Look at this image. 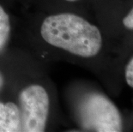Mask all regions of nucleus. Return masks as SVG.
Wrapping results in <instances>:
<instances>
[{
  "mask_svg": "<svg viewBox=\"0 0 133 132\" xmlns=\"http://www.w3.org/2000/svg\"><path fill=\"white\" fill-rule=\"evenodd\" d=\"M4 77H3L2 73L0 72V89L2 88L3 85H4Z\"/></svg>",
  "mask_w": 133,
  "mask_h": 132,
  "instance_id": "8",
  "label": "nucleus"
},
{
  "mask_svg": "<svg viewBox=\"0 0 133 132\" xmlns=\"http://www.w3.org/2000/svg\"><path fill=\"white\" fill-rule=\"evenodd\" d=\"M21 131L46 130L50 108L49 94L43 86L31 84L22 89L18 96Z\"/></svg>",
  "mask_w": 133,
  "mask_h": 132,
  "instance_id": "3",
  "label": "nucleus"
},
{
  "mask_svg": "<svg viewBox=\"0 0 133 132\" xmlns=\"http://www.w3.org/2000/svg\"><path fill=\"white\" fill-rule=\"evenodd\" d=\"M124 77H125L126 83L129 87L133 88V57L126 64L125 70H124Z\"/></svg>",
  "mask_w": 133,
  "mask_h": 132,
  "instance_id": "6",
  "label": "nucleus"
},
{
  "mask_svg": "<svg viewBox=\"0 0 133 132\" xmlns=\"http://www.w3.org/2000/svg\"><path fill=\"white\" fill-rule=\"evenodd\" d=\"M65 1H68V2H76V1H79V0H65Z\"/></svg>",
  "mask_w": 133,
  "mask_h": 132,
  "instance_id": "9",
  "label": "nucleus"
},
{
  "mask_svg": "<svg viewBox=\"0 0 133 132\" xmlns=\"http://www.w3.org/2000/svg\"><path fill=\"white\" fill-rule=\"evenodd\" d=\"M123 25L127 29L133 30V8L130 10V12L123 18Z\"/></svg>",
  "mask_w": 133,
  "mask_h": 132,
  "instance_id": "7",
  "label": "nucleus"
},
{
  "mask_svg": "<svg viewBox=\"0 0 133 132\" xmlns=\"http://www.w3.org/2000/svg\"><path fill=\"white\" fill-rule=\"evenodd\" d=\"M11 32L10 19L4 8L0 5V52L6 46Z\"/></svg>",
  "mask_w": 133,
  "mask_h": 132,
  "instance_id": "5",
  "label": "nucleus"
},
{
  "mask_svg": "<svg viewBox=\"0 0 133 132\" xmlns=\"http://www.w3.org/2000/svg\"><path fill=\"white\" fill-rule=\"evenodd\" d=\"M82 127L96 132H119L123 120L118 109L105 95L92 93L86 95L78 108Z\"/></svg>",
  "mask_w": 133,
  "mask_h": 132,
  "instance_id": "2",
  "label": "nucleus"
},
{
  "mask_svg": "<svg viewBox=\"0 0 133 132\" xmlns=\"http://www.w3.org/2000/svg\"><path fill=\"white\" fill-rule=\"evenodd\" d=\"M41 35L47 44L81 58H93L102 47V35L95 25L72 13L47 16L41 26Z\"/></svg>",
  "mask_w": 133,
  "mask_h": 132,
  "instance_id": "1",
  "label": "nucleus"
},
{
  "mask_svg": "<svg viewBox=\"0 0 133 132\" xmlns=\"http://www.w3.org/2000/svg\"><path fill=\"white\" fill-rule=\"evenodd\" d=\"M21 131V116L16 103L0 102V132Z\"/></svg>",
  "mask_w": 133,
  "mask_h": 132,
  "instance_id": "4",
  "label": "nucleus"
}]
</instances>
